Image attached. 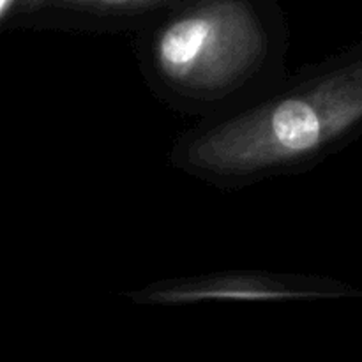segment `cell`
<instances>
[{"label":"cell","mask_w":362,"mask_h":362,"mask_svg":"<svg viewBox=\"0 0 362 362\" xmlns=\"http://www.w3.org/2000/svg\"><path fill=\"white\" fill-rule=\"evenodd\" d=\"M362 133V45L286 74L247 105L179 134L168 165L240 189L315 168Z\"/></svg>","instance_id":"6da1fadb"},{"label":"cell","mask_w":362,"mask_h":362,"mask_svg":"<svg viewBox=\"0 0 362 362\" xmlns=\"http://www.w3.org/2000/svg\"><path fill=\"white\" fill-rule=\"evenodd\" d=\"M288 42L269 0H179L138 28L134 55L156 98L204 120L278 85Z\"/></svg>","instance_id":"7a4b0ae2"},{"label":"cell","mask_w":362,"mask_h":362,"mask_svg":"<svg viewBox=\"0 0 362 362\" xmlns=\"http://www.w3.org/2000/svg\"><path fill=\"white\" fill-rule=\"evenodd\" d=\"M359 296L329 276L267 271H225L191 278H168L126 293L138 306H193L204 303H290Z\"/></svg>","instance_id":"3957f363"},{"label":"cell","mask_w":362,"mask_h":362,"mask_svg":"<svg viewBox=\"0 0 362 362\" xmlns=\"http://www.w3.org/2000/svg\"><path fill=\"white\" fill-rule=\"evenodd\" d=\"M18 2L20 0H0V23H2V27H6L7 21L11 20V16L16 11Z\"/></svg>","instance_id":"277c9868"}]
</instances>
